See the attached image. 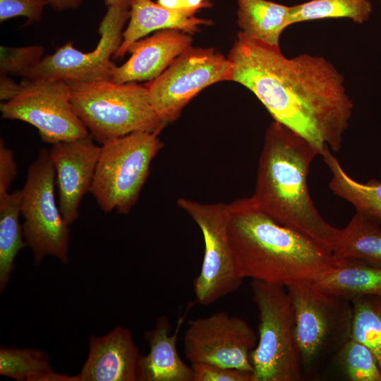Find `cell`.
<instances>
[{
    "mask_svg": "<svg viewBox=\"0 0 381 381\" xmlns=\"http://www.w3.org/2000/svg\"><path fill=\"white\" fill-rule=\"evenodd\" d=\"M230 80L250 90L276 121L320 152H339L353 102L344 75L324 57L301 54L287 58L279 46L241 31L227 57Z\"/></svg>",
    "mask_w": 381,
    "mask_h": 381,
    "instance_id": "obj_1",
    "label": "cell"
},
{
    "mask_svg": "<svg viewBox=\"0 0 381 381\" xmlns=\"http://www.w3.org/2000/svg\"><path fill=\"white\" fill-rule=\"evenodd\" d=\"M320 155L313 144L274 121L267 128L250 199L277 223L295 230L332 251L341 234L321 216L311 199L308 175Z\"/></svg>",
    "mask_w": 381,
    "mask_h": 381,
    "instance_id": "obj_2",
    "label": "cell"
},
{
    "mask_svg": "<svg viewBox=\"0 0 381 381\" xmlns=\"http://www.w3.org/2000/svg\"><path fill=\"white\" fill-rule=\"evenodd\" d=\"M231 243L243 278L288 286L312 283L339 263L332 250L283 226L250 198L229 204Z\"/></svg>",
    "mask_w": 381,
    "mask_h": 381,
    "instance_id": "obj_3",
    "label": "cell"
},
{
    "mask_svg": "<svg viewBox=\"0 0 381 381\" xmlns=\"http://www.w3.org/2000/svg\"><path fill=\"white\" fill-rule=\"evenodd\" d=\"M74 111L95 140L101 145L137 131L164 128L153 109L145 86L116 83L68 81Z\"/></svg>",
    "mask_w": 381,
    "mask_h": 381,
    "instance_id": "obj_4",
    "label": "cell"
},
{
    "mask_svg": "<svg viewBox=\"0 0 381 381\" xmlns=\"http://www.w3.org/2000/svg\"><path fill=\"white\" fill-rule=\"evenodd\" d=\"M294 320V337L303 375L314 374L350 339V301L326 294L311 283L286 287Z\"/></svg>",
    "mask_w": 381,
    "mask_h": 381,
    "instance_id": "obj_5",
    "label": "cell"
},
{
    "mask_svg": "<svg viewBox=\"0 0 381 381\" xmlns=\"http://www.w3.org/2000/svg\"><path fill=\"white\" fill-rule=\"evenodd\" d=\"M162 129L133 132L101 145L90 192L104 212L126 214L135 205L163 146L158 138Z\"/></svg>",
    "mask_w": 381,
    "mask_h": 381,
    "instance_id": "obj_6",
    "label": "cell"
},
{
    "mask_svg": "<svg viewBox=\"0 0 381 381\" xmlns=\"http://www.w3.org/2000/svg\"><path fill=\"white\" fill-rule=\"evenodd\" d=\"M251 290L259 316V339L250 356L252 381L302 380L286 286L253 279Z\"/></svg>",
    "mask_w": 381,
    "mask_h": 381,
    "instance_id": "obj_7",
    "label": "cell"
},
{
    "mask_svg": "<svg viewBox=\"0 0 381 381\" xmlns=\"http://www.w3.org/2000/svg\"><path fill=\"white\" fill-rule=\"evenodd\" d=\"M56 174L49 150L42 149L30 165L20 189L23 233L36 265L47 256H54L64 264L69 262V225L56 202Z\"/></svg>",
    "mask_w": 381,
    "mask_h": 381,
    "instance_id": "obj_8",
    "label": "cell"
},
{
    "mask_svg": "<svg viewBox=\"0 0 381 381\" xmlns=\"http://www.w3.org/2000/svg\"><path fill=\"white\" fill-rule=\"evenodd\" d=\"M177 204L202 233L203 261L193 288L195 303L208 306L236 291L243 279L229 237V204L201 203L184 198H179Z\"/></svg>",
    "mask_w": 381,
    "mask_h": 381,
    "instance_id": "obj_9",
    "label": "cell"
},
{
    "mask_svg": "<svg viewBox=\"0 0 381 381\" xmlns=\"http://www.w3.org/2000/svg\"><path fill=\"white\" fill-rule=\"evenodd\" d=\"M230 75L228 59L215 49L191 46L159 77L144 85L153 109L167 124L177 120L183 108L201 90L230 80Z\"/></svg>",
    "mask_w": 381,
    "mask_h": 381,
    "instance_id": "obj_10",
    "label": "cell"
},
{
    "mask_svg": "<svg viewBox=\"0 0 381 381\" xmlns=\"http://www.w3.org/2000/svg\"><path fill=\"white\" fill-rule=\"evenodd\" d=\"M130 17V8L111 6L103 17L98 29L99 40L94 49L83 52L72 42L44 56L23 75L25 80H55L96 82L111 80L115 64L113 55L123 40V29Z\"/></svg>",
    "mask_w": 381,
    "mask_h": 381,
    "instance_id": "obj_11",
    "label": "cell"
},
{
    "mask_svg": "<svg viewBox=\"0 0 381 381\" xmlns=\"http://www.w3.org/2000/svg\"><path fill=\"white\" fill-rule=\"evenodd\" d=\"M21 84L20 92L1 104L4 119L32 125L42 140L52 145L89 134L74 111L66 81L24 79Z\"/></svg>",
    "mask_w": 381,
    "mask_h": 381,
    "instance_id": "obj_12",
    "label": "cell"
},
{
    "mask_svg": "<svg viewBox=\"0 0 381 381\" xmlns=\"http://www.w3.org/2000/svg\"><path fill=\"white\" fill-rule=\"evenodd\" d=\"M257 343L255 331L245 320L220 311L188 322L183 349L191 364L253 373L250 356Z\"/></svg>",
    "mask_w": 381,
    "mask_h": 381,
    "instance_id": "obj_13",
    "label": "cell"
},
{
    "mask_svg": "<svg viewBox=\"0 0 381 381\" xmlns=\"http://www.w3.org/2000/svg\"><path fill=\"white\" fill-rule=\"evenodd\" d=\"M89 133L86 136L54 143L49 150L55 170L58 188V205L70 226L79 216V206L90 192L97 164L101 145L95 143Z\"/></svg>",
    "mask_w": 381,
    "mask_h": 381,
    "instance_id": "obj_14",
    "label": "cell"
},
{
    "mask_svg": "<svg viewBox=\"0 0 381 381\" xmlns=\"http://www.w3.org/2000/svg\"><path fill=\"white\" fill-rule=\"evenodd\" d=\"M192 42L190 34L179 30H157L130 45L129 59L121 66H114L110 80L120 84L151 81L191 47Z\"/></svg>",
    "mask_w": 381,
    "mask_h": 381,
    "instance_id": "obj_15",
    "label": "cell"
},
{
    "mask_svg": "<svg viewBox=\"0 0 381 381\" xmlns=\"http://www.w3.org/2000/svg\"><path fill=\"white\" fill-rule=\"evenodd\" d=\"M140 357L131 331L116 327L104 336L92 335L80 381H136Z\"/></svg>",
    "mask_w": 381,
    "mask_h": 381,
    "instance_id": "obj_16",
    "label": "cell"
},
{
    "mask_svg": "<svg viewBox=\"0 0 381 381\" xmlns=\"http://www.w3.org/2000/svg\"><path fill=\"white\" fill-rule=\"evenodd\" d=\"M183 322L181 318L174 334L170 335L171 326L166 315L157 318L155 326L145 333L150 351L140 355L138 368V381H193L191 366L183 362L176 349L177 336Z\"/></svg>",
    "mask_w": 381,
    "mask_h": 381,
    "instance_id": "obj_17",
    "label": "cell"
},
{
    "mask_svg": "<svg viewBox=\"0 0 381 381\" xmlns=\"http://www.w3.org/2000/svg\"><path fill=\"white\" fill-rule=\"evenodd\" d=\"M212 24L210 19L195 17V13L190 12L167 8L152 0H131L129 23L112 59H122L131 44L153 31L174 29L193 35L200 32L201 25Z\"/></svg>",
    "mask_w": 381,
    "mask_h": 381,
    "instance_id": "obj_18",
    "label": "cell"
},
{
    "mask_svg": "<svg viewBox=\"0 0 381 381\" xmlns=\"http://www.w3.org/2000/svg\"><path fill=\"white\" fill-rule=\"evenodd\" d=\"M311 284L329 295L351 301L369 295H381V268L359 261L339 260Z\"/></svg>",
    "mask_w": 381,
    "mask_h": 381,
    "instance_id": "obj_19",
    "label": "cell"
},
{
    "mask_svg": "<svg viewBox=\"0 0 381 381\" xmlns=\"http://www.w3.org/2000/svg\"><path fill=\"white\" fill-rule=\"evenodd\" d=\"M381 222L356 212L341 234L332 253L337 260H353L381 268Z\"/></svg>",
    "mask_w": 381,
    "mask_h": 381,
    "instance_id": "obj_20",
    "label": "cell"
},
{
    "mask_svg": "<svg viewBox=\"0 0 381 381\" xmlns=\"http://www.w3.org/2000/svg\"><path fill=\"white\" fill-rule=\"evenodd\" d=\"M238 25L249 38L279 46V37L289 27L290 6L267 0H238Z\"/></svg>",
    "mask_w": 381,
    "mask_h": 381,
    "instance_id": "obj_21",
    "label": "cell"
},
{
    "mask_svg": "<svg viewBox=\"0 0 381 381\" xmlns=\"http://www.w3.org/2000/svg\"><path fill=\"white\" fill-rule=\"evenodd\" d=\"M332 177L329 187L339 198L360 212L381 222V181L370 179L363 183L351 177L329 148L322 154Z\"/></svg>",
    "mask_w": 381,
    "mask_h": 381,
    "instance_id": "obj_22",
    "label": "cell"
},
{
    "mask_svg": "<svg viewBox=\"0 0 381 381\" xmlns=\"http://www.w3.org/2000/svg\"><path fill=\"white\" fill-rule=\"evenodd\" d=\"M0 375L16 381H79L78 375L54 372L49 356L34 348L1 347Z\"/></svg>",
    "mask_w": 381,
    "mask_h": 381,
    "instance_id": "obj_23",
    "label": "cell"
},
{
    "mask_svg": "<svg viewBox=\"0 0 381 381\" xmlns=\"http://www.w3.org/2000/svg\"><path fill=\"white\" fill-rule=\"evenodd\" d=\"M20 190L0 195V291L9 282L18 252L28 247L19 222Z\"/></svg>",
    "mask_w": 381,
    "mask_h": 381,
    "instance_id": "obj_24",
    "label": "cell"
},
{
    "mask_svg": "<svg viewBox=\"0 0 381 381\" xmlns=\"http://www.w3.org/2000/svg\"><path fill=\"white\" fill-rule=\"evenodd\" d=\"M370 0H310L290 6L289 25L326 18H346L362 24L370 17Z\"/></svg>",
    "mask_w": 381,
    "mask_h": 381,
    "instance_id": "obj_25",
    "label": "cell"
},
{
    "mask_svg": "<svg viewBox=\"0 0 381 381\" xmlns=\"http://www.w3.org/2000/svg\"><path fill=\"white\" fill-rule=\"evenodd\" d=\"M350 338L370 349L381 370V295H369L351 301Z\"/></svg>",
    "mask_w": 381,
    "mask_h": 381,
    "instance_id": "obj_26",
    "label": "cell"
},
{
    "mask_svg": "<svg viewBox=\"0 0 381 381\" xmlns=\"http://www.w3.org/2000/svg\"><path fill=\"white\" fill-rule=\"evenodd\" d=\"M334 358L348 380L381 381V370L377 361L363 344L350 338Z\"/></svg>",
    "mask_w": 381,
    "mask_h": 381,
    "instance_id": "obj_27",
    "label": "cell"
},
{
    "mask_svg": "<svg viewBox=\"0 0 381 381\" xmlns=\"http://www.w3.org/2000/svg\"><path fill=\"white\" fill-rule=\"evenodd\" d=\"M44 49L40 45L25 47H0V73L23 75L44 56Z\"/></svg>",
    "mask_w": 381,
    "mask_h": 381,
    "instance_id": "obj_28",
    "label": "cell"
},
{
    "mask_svg": "<svg viewBox=\"0 0 381 381\" xmlns=\"http://www.w3.org/2000/svg\"><path fill=\"white\" fill-rule=\"evenodd\" d=\"M45 0H0V21L4 22L13 17H26L29 23L40 21Z\"/></svg>",
    "mask_w": 381,
    "mask_h": 381,
    "instance_id": "obj_29",
    "label": "cell"
},
{
    "mask_svg": "<svg viewBox=\"0 0 381 381\" xmlns=\"http://www.w3.org/2000/svg\"><path fill=\"white\" fill-rule=\"evenodd\" d=\"M193 381H252V373L207 363H192Z\"/></svg>",
    "mask_w": 381,
    "mask_h": 381,
    "instance_id": "obj_30",
    "label": "cell"
},
{
    "mask_svg": "<svg viewBox=\"0 0 381 381\" xmlns=\"http://www.w3.org/2000/svg\"><path fill=\"white\" fill-rule=\"evenodd\" d=\"M18 174L17 164L13 151L6 147L4 140H0V195L8 190Z\"/></svg>",
    "mask_w": 381,
    "mask_h": 381,
    "instance_id": "obj_31",
    "label": "cell"
},
{
    "mask_svg": "<svg viewBox=\"0 0 381 381\" xmlns=\"http://www.w3.org/2000/svg\"><path fill=\"white\" fill-rule=\"evenodd\" d=\"M157 3L167 8L193 13L212 5L209 0H157Z\"/></svg>",
    "mask_w": 381,
    "mask_h": 381,
    "instance_id": "obj_32",
    "label": "cell"
},
{
    "mask_svg": "<svg viewBox=\"0 0 381 381\" xmlns=\"http://www.w3.org/2000/svg\"><path fill=\"white\" fill-rule=\"evenodd\" d=\"M22 84L16 83L7 74L0 73V99L9 101L21 90Z\"/></svg>",
    "mask_w": 381,
    "mask_h": 381,
    "instance_id": "obj_33",
    "label": "cell"
},
{
    "mask_svg": "<svg viewBox=\"0 0 381 381\" xmlns=\"http://www.w3.org/2000/svg\"><path fill=\"white\" fill-rule=\"evenodd\" d=\"M54 10L64 11L78 8L83 0H45Z\"/></svg>",
    "mask_w": 381,
    "mask_h": 381,
    "instance_id": "obj_34",
    "label": "cell"
},
{
    "mask_svg": "<svg viewBox=\"0 0 381 381\" xmlns=\"http://www.w3.org/2000/svg\"><path fill=\"white\" fill-rule=\"evenodd\" d=\"M104 4L108 7L117 6L130 8L131 0H104Z\"/></svg>",
    "mask_w": 381,
    "mask_h": 381,
    "instance_id": "obj_35",
    "label": "cell"
},
{
    "mask_svg": "<svg viewBox=\"0 0 381 381\" xmlns=\"http://www.w3.org/2000/svg\"><path fill=\"white\" fill-rule=\"evenodd\" d=\"M379 1H380V5H381V0H379Z\"/></svg>",
    "mask_w": 381,
    "mask_h": 381,
    "instance_id": "obj_36",
    "label": "cell"
}]
</instances>
